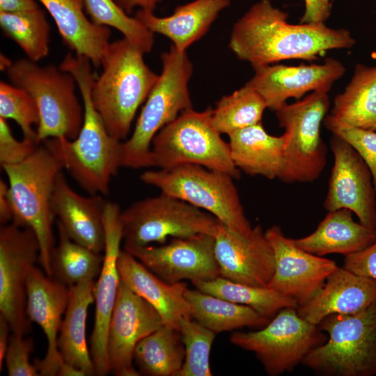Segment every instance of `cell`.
<instances>
[{
  "label": "cell",
  "instance_id": "6da1fadb",
  "mask_svg": "<svg viewBox=\"0 0 376 376\" xmlns=\"http://www.w3.org/2000/svg\"><path fill=\"white\" fill-rule=\"evenodd\" d=\"M288 17L270 0L255 3L234 24L229 48L254 68L288 59L312 61L328 50L349 49L356 43L347 29L324 23L293 24Z\"/></svg>",
  "mask_w": 376,
  "mask_h": 376
},
{
  "label": "cell",
  "instance_id": "7a4b0ae2",
  "mask_svg": "<svg viewBox=\"0 0 376 376\" xmlns=\"http://www.w3.org/2000/svg\"><path fill=\"white\" fill-rule=\"evenodd\" d=\"M86 56L68 53L59 68L70 73L79 89L84 110L81 129L74 140L50 138L42 143L62 164L78 185L91 195H107L111 178L123 166L121 141L108 132L91 97L95 79Z\"/></svg>",
  "mask_w": 376,
  "mask_h": 376
},
{
  "label": "cell",
  "instance_id": "3957f363",
  "mask_svg": "<svg viewBox=\"0 0 376 376\" xmlns=\"http://www.w3.org/2000/svg\"><path fill=\"white\" fill-rule=\"evenodd\" d=\"M143 54L124 38L110 42L102 60L103 70L91 86L95 109L110 135L120 141L129 134L138 109L159 78Z\"/></svg>",
  "mask_w": 376,
  "mask_h": 376
},
{
  "label": "cell",
  "instance_id": "277c9868",
  "mask_svg": "<svg viewBox=\"0 0 376 376\" xmlns=\"http://www.w3.org/2000/svg\"><path fill=\"white\" fill-rule=\"evenodd\" d=\"M2 168L8 180L12 223L34 232L40 246V264L52 276L50 260L55 246L52 198L56 178L62 171L63 165L46 146L38 145L22 162Z\"/></svg>",
  "mask_w": 376,
  "mask_h": 376
},
{
  "label": "cell",
  "instance_id": "5b68a950",
  "mask_svg": "<svg viewBox=\"0 0 376 376\" xmlns=\"http://www.w3.org/2000/svg\"><path fill=\"white\" fill-rule=\"evenodd\" d=\"M162 70L138 117L131 136L123 142V166H154L152 141L157 133L180 113L191 109L189 82L193 63L186 52L171 45L161 54Z\"/></svg>",
  "mask_w": 376,
  "mask_h": 376
},
{
  "label": "cell",
  "instance_id": "8992f818",
  "mask_svg": "<svg viewBox=\"0 0 376 376\" xmlns=\"http://www.w3.org/2000/svg\"><path fill=\"white\" fill-rule=\"evenodd\" d=\"M11 83L34 99L39 111L38 145L50 138L75 139L83 125L84 110L76 95L74 77L49 64L40 66L20 58L5 70Z\"/></svg>",
  "mask_w": 376,
  "mask_h": 376
},
{
  "label": "cell",
  "instance_id": "52a82bcc",
  "mask_svg": "<svg viewBox=\"0 0 376 376\" xmlns=\"http://www.w3.org/2000/svg\"><path fill=\"white\" fill-rule=\"evenodd\" d=\"M328 335L302 363L322 376L376 375V303L354 314H331L317 325Z\"/></svg>",
  "mask_w": 376,
  "mask_h": 376
},
{
  "label": "cell",
  "instance_id": "ba28073f",
  "mask_svg": "<svg viewBox=\"0 0 376 376\" xmlns=\"http://www.w3.org/2000/svg\"><path fill=\"white\" fill-rule=\"evenodd\" d=\"M212 109L203 111L187 109L162 128L152 141L154 166L169 169L180 165L196 164L240 177L233 163L228 143L214 128Z\"/></svg>",
  "mask_w": 376,
  "mask_h": 376
},
{
  "label": "cell",
  "instance_id": "9c48e42d",
  "mask_svg": "<svg viewBox=\"0 0 376 376\" xmlns=\"http://www.w3.org/2000/svg\"><path fill=\"white\" fill-rule=\"evenodd\" d=\"M140 179L162 193L206 210L230 228L243 233L252 228L234 178L226 173L196 164H184L146 171Z\"/></svg>",
  "mask_w": 376,
  "mask_h": 376
},
{
  "label": "cell",
  "instance_id": "30bf717a",
  "mask_svg": "<svg viewBox=\"0 0 376 376\" xmlns=\"http://www.w3.org/2000/svg\"><path fill=\"white\" fill-rule=\"evenodd\" d=\"M329 107L328 93L314 91L275 111L286 137L285 166L279 178L282 182H313L322 174L327 163V148L320 136V125Z\"/></svg>",
  "mask_w": 376,
  "mask_h": 376
},
{
  "label": "cell",
  "instance_id": "8fae6325",
  "mask_svg": "<svg viewBox=\"0 0 376 376\" xmlns=\"http://www.w3.org/2000/svg\"><path fill=\"white\" fill-rule=\"evenodd\" d=\"M328 335L301 318L295 307L280 310L258 330L235 331L230 342L253 352L269 376L292 372L307 355L324 344Z\"/></svg>",
  "mask_w": 376,
  "mask_h": 376
},
{
  "label": "cell",
  "instance_id": "7c38bea8",
  "mask_svg": "<svg viewBox=\"0 0 376 376\" xmlns=\"http://www.w3.org/2000/svg\"><path fill=\"white\" fill-rule=\"evenodd\" d=\"M124 246L160 244L169 237L214 235L219 221L184 201L162 193L137 201L121 211Z\"/></svg>",
  "mask_w": 376,
  "mask_h": 376
},
{
  "label": "cell",
  "instance_id": "4fadbf2b",
  "mask_svg": "<svg viewBox=\"0 0 376 376\" xmlns=\"http://www.w3.org/2000/svg\"><path fill=\"white\" fill-rule=\"evenodd\" d=\"M39 256V242L31 228L13 223L1 226L0 315L12 332L23 336L30 329L26 313V281Z\"/></svg>",
  "mask_w": 376,
  "mask_h": 376
},
{
  "label": "cell",
  "instance_id": "5bb4252c",
  "mask_svg": "<svg viewBox=\"0 0 376 376\" xmlns=\"http://www.w3.org/2000/svg\"><path fill=\"white\" fill-rule=\"evenodd\" d=\"M123 249L169 283L211 280L221 276L212 235L173 237L169 243L159 246H128Z\"/></svg>",
  "mask_w": 376,
  "mask_h": 376
},
{
  "label": "cell",
  "instance_id": "9a60e30c",
  "mask_svg": "<svg viewBox=\"0 0 376 376\" xmlns=\"http://www.w3.org/2000/svg\"><path fill=\"white\" fill-rule=\"evenodd\" d=\"M334 155L324 207L328 211L348 209L364 226L376 228V191L370 170L357 150L334 134L330 139Z\"/></svg>",
  "mask_w": 376,
  "mask_h": 376
},
{
  "label": "cell",
  "instance_id": "2e32d148",
  "mask_svg": "<svg viewBox=\"0 0 376 376\" xmlns=\"http://www.w3.org/2000/svg\"><path fill=\"white\" fill-rule=\"evenodd\" d=\"M265 233L275 259L274 272L267 288L292 299L298 306L305 304L338 267L336 262L298 247L279 226H271Z\"/></svg>",
  "mask_w": 376,
  "mask_h": 376
},
{
  "label": "cell",
  "instance_id": "e0dca14e",
  "mask_svg": "<svg viewBox=\"0 0 376 376\" xmlns=\"http://www.w3.org/2000/svg\"><path fill=\"white\" fill-rule=\"evenodd\" d=\"M163 325L157 311L120 281L107 334L110 373L116 376L141 375L133 363L135 347Z\"/></svg>",
  "mask_w": 376,
  "mask_h": 376
},
{
  "label": "cell",
  "instance_id": "ac0fdd59",
  "mask_svg": "<svg viewBox=\"0 0 376 376\" xmlns=\"http://www.w3.org/2000/svg\"><path fill=\"white\" fill-rule=\"evenodd\" d=\"M120 213L116 203L106 202L103 212L105 235L103 263L94 288L95 322L90 340L95 375L99 376L110 373L107 344L109 324L120 282L118 269L123 240Z\"/></svg>",
  "mask_w": 376,
  "mask_h": 376
},
{
  "label": "cell",
  "instance_id": "d6986e66",
  "mask_svg": "<svg viewBox=\"0 0 376 376\" xmlns=\"http://www.w3.org/2000/svg\"><path fill=\"white\" fill-rule=\"evenodd\" d=\"M214 255L221 276L252 286L267 288L275 267L273 249L260 225L247 233L219 222Z\"/></svg>",
  "mask_w": 376,
  "mask_h": 376
},
{
  "label": "cell",
  "instance_id": "ffe728a7",
  "mask_svg": "<svg viewBox=\"0 0 376 376\" xmlns=\"http://www.w3.org/2000/svg\"><path fill=\"white\" fill-rule=\"evenodd\" d=\"M253 69L254 75L246 84L256 90L267 107L274 111L289 98L301 99L310 91L329 93L345 72L344 65L334 58H326L322 64H271Z\"/></svg>",
  "mask_w": 376,
  "mask_h": 376
},
{
  "label": "cell",
  "instance_id": "44dd1931",
  "mask_svg": "<svg viewBox=\"0 0 376 376\" xmlns=\"http://www.w3.org/2000/svg\"><path fill=\"white\" fill-rule=\"evenodd\" d=\"M26 290L27 318L40 327L47 343L44 358L35 359L33 364L40 375L56 376L63 362L57 341L68 303L69 287L35 266L29 274Z\"/></svg>",
  "mask_w": 376,
  "mask_h": 376
},
{
  "label": "cell",
  "instance_id": "7402d4cb",
  "mask_svg": "<svg viewBox=\"0 0 376 376\" xmlns=\"http://www.w3.org/2000/svg\"><path fill=\"white\" fill-rule=\"evenodd\" d=\"M106 202L98 194H79L70 187L62 171L58 174L52 198L54 215L73 241L96 253H102L104 249L103 212Z\"/></svg>",
  "mask_w": 376,
  "mask_h": 376
},
{
  "label": "cell",
  "instance_id": "603a6c76",
  "mask_svg": "<svg viewBox=\"0 0 376 376\" xmlns=\"http://www.w3.org/2000/svg\"><path fill=\"white\" fill-rule=\"evenodd\" d=\"M376 303V280L338 267L318 293L297 308L299 315L313 324L326 316L354 314Z\"/></svg>",
  "mask_w": 376,
  "mask_h": 376
},
{
  "label": "cell",
  "instance_id": "cb8c5ba5",
  "mask_svg": "<svg viewBox=\"0 0 376 376\" xmlns=\"http://www.w3.org/2000/svg\"><path fill=\"white\" fill-rule=\"evenodd\" d=\"M118 269L120 281L157 311L164 325L178 329L182 318H191V307L185 297L186 283H166L124 249Z\"/></svg>",
  "mask_w": 376,
  "mask_h": 376
},
{
  "label": "cell",
  "instance_id": "d4e9b609",
  "mask_svg": "<svg viewBox=\"0 0 376 376\" xmlns=\"http://www.w3.org/2000/svg\"><path fill=\"white\" fill-rule=\"evenodd\" d=\"M230 4V0H194L177 6L167 17H157L153 11L143 9H139L134 17L152 33L168 38L178 51L186 52L205 35Z\"/></svg>",
  "mask_w": 376,
  "mask_h": 376
},
{
  "label": "cell",
  "instance_id": "484cf974",
  "mask_svg": "<svg viewBox=\"0 0 376 376\" xmlns=\"http://www.w3.org/2000/svg\"><path fill=\"white\" fill-rule=\"evenodd\" d=\"M54 20L65 44L76 55L87 57L92 65L101 66L109 45L111 31L88 19L84 0H37Z\"/></svg>",
  "mask_w": 376,
  "mask_h": 376
},
{
  "label": "cell",
  "instance_id": "4316f807",
  "mask_svg": "<svg viewBox=\"0 0 376 376\" xmlns=\"http://www.w3.org/2000/svg\"><path fill=\"white\" fill-rule=\"evenodd\" d=\"M229 136L230 156L245 173L279 179L285 166V134L270 135L262 123L237 130Z\"/></svg>",
  "mask_w": 376,
  "mask_h": 376
},
{
  "label": "cell",
  "instance_id": "83f0119b",
  "mask_svg": "<svg viewBox=\"0 0 376 376\" xmlns=\"http://www.w3.org/2000/svg\"><path fill=\"white\" fill-rule=\"evenodd\" d=\"M298 247L318 256L339 253L345 256L361 251L376 240V228H368L343 208L329 211L310 235L292 239Z\"/></svg>",
  "mask_w": 376,
  "mask_h": 376
},
{
  "label": "cell",
  "instance_id": "f1b7e54d",
  "mask_svg": "<svg viewBox=\"0 0 376 376\" xmlns=\"http://www.w3.org/2000/svg\"><path fill=\"white\" fill-rule=\"evenodd\" d=\"M95 281L69 287V299L60 327L57 345L63 361L82 370L86 376L95 375L86 341L88 310L95 302Z\"/></svg>",
  "mask_w": 376,
  "mask_h": 376
},
{
  "label": "cell",
  "instance_id": "f546056e",
  "mask_svg": "<svg viewBox=\"0 0 376 376\" xmlns=\"http://www.w3.org/2000/svg\"><path fill=\"white\" fill-rule=\"evenodd\" d=\"M325 127L345 125L376 132V66L358 63L324 119Z\"/></svg>",
  "mask_w": 376,
  "mask_h": 376
},
{
  "label": "cell",
  "instance_id": "4dcf8cb0",
  "mask_svg": "<svg viewBox=\"0 0 376 376\" xmlns=\"http://www.w3.org/2000/svg\"><path fill=\"white\" fill-rule=\"evenodd\" d=\"M185 297L191 307V318L216 334L245 327L263 328L271 319L250 306L187 288Z\"/></svg>",
  "mask_w": 376,
  "mask_h": 376
},
{
  "label": "cell",
  "instance_id": "1f68e13d",
  "mask_svg": "<svg viewBox=\"0 0 376 376\" xmlns=\"http://www.w3.org/2000/svg\"><path fill=\"white\" fill-rule=\"evenodd\" d=\"M185 359L178 329L163 325L136 345L133 360L140 375L178 376Z\"/></svg>",
  "mask_w": 376,
  "mask_h": 376
},
{
  "label": "cell",
  "instance_id": "d6a6232c",
  "mask_svg": "<svg viewBox=\"0 0 376 376\" xmlns=\"http://www.w3.org/2000/svg\"><path fill=\"white\" fill-rule=\"evenodd\" d=\"M58 244L51 254L52 276L68 287L98 276L103 255L73 241L57 222Z\"/></svg>",
  "mask_w": 376,
  "mask_h": 376
},
{
  "label": "cell",
  "instance_id": "836d02e7",
  "mask_svg": "<svg viewBox=\"0 0 376 376\" xmlns=\"http://www.w3.org/2000/svg\"><path fill=\"white\" fill-rule=\"evenodd\" d=\"M191 283L203 292L250 306L269 319L282 308L298 306L292 299L268 288L242 284L221 276L211 280L194 281Z\"/></svg>",
  "mask_w": 376,
  "mask_h": 376
},
{
  "label": "cell",
  "instance_id": "e575fe53",
  "mask_svg": "<svg viewBox=\"0 0 376 376\" xmlns=\"http://www.w3.org/2000/svg\"><path fill=\"white\" fill-rule=\"evenodd\" d=\"M0 27L31 61L38 62L49 54L50 26L40 8L19 13L0 12Z\"/></svg>",
  "mask_w": 376,
  "mask_h": 376
},
{
  "label": "cell",
  "instance_id": "d590c367",
  "mask_svg": "<svg viewBox=\"0 0 376 376\" xmlns=\"http://www.w3.org/2000/svg\"><path fill=\"white\" fill-rule=\"evenodd\" d=\"M267 108L262 96L245 84L217 102L212 109V124L218 132L228 136L237 130L260 123Z\"/></svg>",
  "mask_w": 376,
  "mask_h": 376
},
{
  "label": "cell",
  "instance_id": "8d00e7d4",
  "mask_svg": "<svg viewBox=\"0 0 376 376\" xmlns=\"http://www.w3.org/2000/svg\"><path fill=\"white\" fill-rule=\"evenodd\" d=\"M85 11L96 25L113 27L144 54L154 45V33L127 15L115 0H84Z\"/></svg>",
  "mask_w": 376,
  "mask_h": 376
},
{
  "label": "cell",
  "instance_id": "74e56055",
  "mask_svg": "<svg viewBox=\"0 0 376 376\" xmlns=\"http://www.w3.org/2000/svg\"><path fill=\"white\" fill-rule=\"evenodd\" d=\"M178 330L185 359L178 376H212L210 355L216 334L189 317L180 319Z\"/></svg>",
  "mask_w": 376,
  "mask_h": 376
},
{
  "label": "cell",
  "instance_id": "f35d334b",
  "mask_svg": "<svg viewBox=\"0 0 376 376\" xmlns=\"http://www.w3.org/2000/svg\"><path fill=\"white\" fill-rule=\"evenodd\" d=\"M0 117L14 120L22 132L23 139L37 143L33 126L38 125L39 111L34 99L24 89L1 81Z\"/></svg>",
  "mask_w": 376,
  "mask_h": 376
},
{
  "label": "cell",
  "instance_id": "ab89813d",
  "mask_svg": "<svg viewBox=\"0 0 376 376\" xmlns=\"http://www.w3.org/2000/svg\"><path fill=\"white\" fill-rule=\"evenodd\" d=\"M350 144L363 159L373 176L376 191V132L345 125L327 127Z\"/></svg>",
  "mask_w": 376,
  "mask_h": 376
},
{
  "label": "cell",
  "instance_id": "60d3db41",
  "mask_svg": "<svg viewBox=\"0 0 376 376\" xmlns=\"http://www.w3.org/2000/svg\"><path fill=\"white\" fill-rule=\"evenodd\" d=\"M33 340L23 335L12 332L5 357L9 376H38V370L31 363L29 356L33 350Z\"/></svg>",
  "mask_w": 376,
  "mask_h": 376
},
{
  "label": "cell",
  "instance_id": "b9f144b4",
  "mask_svg": "<svg viewBox=\"0 0 376 376\" xmlns=\"http://www.w3.org/2000/svg\"><path fill=\"white\" fill-rule=\"evenodd\" d=\"M38 144L32 140H17L6 119L0 117V164L1 167L17 164L28 158Z\"/></svg>",
  "mask_w": 376,
  "mask_h": 376
},
{
  "label": "cell",
  "instance_id": "7bdbcfd3",
  "mask_svg": "<svg viewBox=\"0 0 376 376\" xmlns=\"http://www.w3.org/2000/svg\"><path fill=\"white\" fill-rule=\"evenodd\" d=\"M343 267L376 280V240L365 249L345 256Z\"/></svg>",
  "mask_w": 376,
  "mask_h": 376
},
{
  "label": "cell",
  "instance_id": "ee69618b",
  "mask_svg": "<svg viewBox=\"0 0 376 376\" xmlns=\"http://www.w3.org/2000/svg\"><path fill=\"white\" fill-rule=\"evenodd\" d=\"M304 3L300 23H324L330 15L331 0H304Z\"/></svg>",
  "mask_w": 376,
  "mask_h": 376
},
{
  "label": "cell",
  "instance_id": "f6af8a7d",
  "mask_svg": "<svg viewBox=\"0 0 376 376\" xmlns=\"http://www.w3.org/2000/svg\"><path fill=\"white\" fill-rule=\"evenodd\" d=\"M13 209L8 195V184L0 180V223L8 224L13 220Z\"/></svg>",
  "mask_w": 376,
  "mask_h": 376
},
{
  "label": "cell",
  "instance_id": "bcb514c9",
  "mask_svg": "<svg viewBox=\"0 0 376 376\" xmlns=\"http://www.w3.org/2000/svg\"><path fill=\"white\" fill-rule=\"evenodd\" d=\"M37 0H0V12L19 13L39 8Z\"/></svg>",
  "mask_w": 376,
  "mask_h": 376
},
{
  "label": "cell",
  "instance_id": "7dc6e473",
  "mask_svg": "<svg viewBox=\"0 0 376 376\" xmlns=\"http://www.w3.org/2000/svg\"><path fill=\"white\" fill-rule=\"evenodd\" d=\"M120 8L127 14L130 15L134 8L153 11L157 5L162 0H115Z\"/></svg>",
  "mask_w": 376,
  "mask_h": 376
},
{
  "label": "cell",
  "instance_id": "c3c4849f",
  "mask_svg": "<svg viewBox=\"0 0 376 376\" xmlns=\"http://www.w3.org/2000/svg\"><path fill=\"white\" fill-rule=\"evenodd\" d=\"M11 328L7 320L0 315V371L2 370L3 363L5 359L8 349Z\"/></svg>",
  "mask_w": 376,
  "mask_h": 376
},
{
  "label": "cell",
  "instance_id": "681fc988",
  "mask_svg": "<svg viewBox=\"0 0 376 376\" xmlns=\"http://www.w3.org/2000/svg\"><path fill=\"white\" fill-rule=\"evenodd\" d=\"M57 376H86V375L82 370L63 361L58 370Z\"/></svg>",
  "mask_w": 376,
  "mask_h": 376
},
{
  "label": "cell",
  "instance_id": "f907efd6",
  "mask_svg": "<svg viewBox=\"0 0 376 376\" xmlns=\"http://www.w3.org/2000/svg\"><path fill=\"white\" fill-rule=\"evenodd\" d=\"M1 70H6L13 61H10L7 57L1 54Z\"/></svg>",
  "mask_w": 376,
  "mask_h": 376
}]
</instances>
